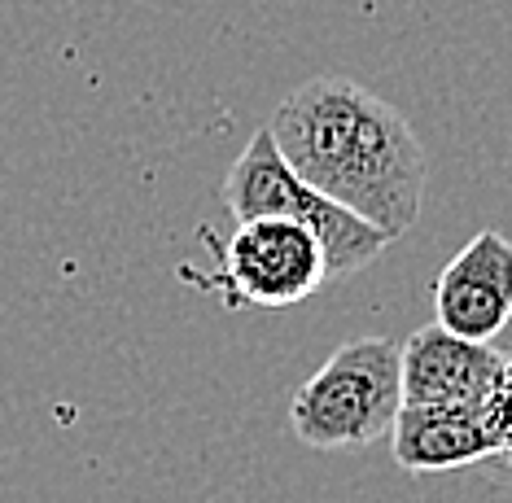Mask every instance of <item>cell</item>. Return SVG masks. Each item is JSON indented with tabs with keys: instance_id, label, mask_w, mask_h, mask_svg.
Listing matches in <instances>:
<instances>
[{
	"instance_id": "6da1fadb",
	"label": "cell",
	"mask_w": 512,
	"mask_h": 503,
	"mask_svg": "<svg viewBox=\"0 0 512 503\" xmlns=\"http://www.w3.org/2000/svg\"><path fill=\"white\" fill-rule=\"evenodd\" d=\"M267 132L298 180L390 241L421 219L429 180L425 145L372 88L346 75H316L276 105Z\"/></svg>"
},
{
	"instance_id": "277c9868",
	"label": "cell",
	"mask_w": 512,
	"mask_h": 503,
	"mask_svg": "<svg viewBox=\"0 0 512 503\" xmlns=\"http://www.w3.org/2000/svg\"><path fill=\"white\" fill-rule=\"evenodd\" d=\"M215 254V289L228 307L285 311L329 285L324 245L285 219H246L224 245H215Z\"/></svg>"
},
{
	"instance_id": "8992f818",
	"label": "cell",
	"mask_w": 512,
	"mask_h": 503,
	"mask_svg": "<svg viewBox=\"0 0 512 503\" xmlns=\"http://www.w3.org/2000/svg\"><path fill=\"white\" fill-rule=\"evenodd\" d=\"M512 320V241L477 232L434 280V324L464 342H495Z\"/></svg>"
},
{
	"instance_id": "3957f363",
	"label": "cell",
	"mask_w": 512,
	"mask_h": 503,
	"mask_svg": "<svg viewBox=\"0 0 512 503\" xmlns=\"http://www.w3.org/2000/svg\"><path fill=\"white\" fill-rule=\"evenodd\" d=\"M219 197H224V210L232 215V224H246V219H285V224L307 228L324 245L329 280H346V276L364 272L390 245L386 232H377L359 215H351L346 206L316 193L307 180H298L267 127L254 132V140L228 167Z\"/></svg>"
},
{
	"instance_id": "5b68a950",
	"label": "cell",
	"mask_w": 512,
	"mask_h": 503,
	"mask_svg": "<svg viewBox=\"0 0 512 503\" xmlns=\"http://www.w3.org/2000/svg\"><path fill=\"white\" fill-rule=\"evenodd\" d=\"M504 359L508 350L491 342H464L442 324H425L403 342V403L486 416L504 381Z\"/></svg>"
},
{
	"instance_id": "7a4b0ae2",
	"label": "cell",
	"mask_w": 512,
	"mask_h": 503,
	"mask_svg": "<svg viewBox=\"0 0 512 503\" xmlns=\"http://www.w3.org/2000/svg\"><path fill=\"white\" fill-rule=\"evenodd\" d=\"M403 412V342L355 337L342 342L298 385L289 429L311 451H364L390 438Z\"/></svg>"
},
{
	"instance_id": "ba28073f",
	"label": "cell",
	"mask_w": 512,
	"mask_h": 503,
	"mask_svg": "<svg viewBox=\"0 0 512 503\" xmlns=\"http://www.w3.org/2000/svg\"><path fill=\"white\" fill-rule=\"evenodd\" d=\"M486 425H491V434H495L499 455L512 460V350L504 359V381H499L495 399H491V407H486Z\"/></svg>"
},
{
	"instance_id": "52a82bcc",
	"label": "cell",
	"mask_w": 512,
	"mask_h": 503,
	"mask_svg": "<svg viewBox=\"0 0 512 503\" xmlns=\"http://www.w3.org/2000/svg\"><path fill=\"white\" fill-rule=\"evenodd\" d=\"M390 451L407 473H447L469 469L477 460L499 455L486 416L451 412V407H407L390 429Z\"/></svg>"
}]
</instances>
